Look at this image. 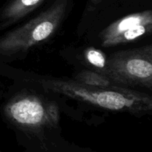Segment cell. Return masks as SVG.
I'll use <instances>...</instances> for the list:
<instances>
[{"label": "cell", "mask_w": 152, "mask_h": 152, "mask_svg": "<svg viewBox=\"0 0 152 152\" xmlns=\"http://www.w3.org/2000/svg\"><path fill=\"white\" fill-rule=\"evenodd\" d=\"M42 84L53 92L110 111L140 112L151 109V99L148 95L129 89L94 88L71 80H44Z\"/></svg>", "instance_id": "6da1fadb"}, {"label": "cell", "mask_w": 152, "mask_h": 152, "mask_svg": "<svg viewBox=\"0 0 152 152\" xmlns=\"http://www.w3.org/2000/svg\"><path fill=\"white\" fill-rule=\"evenodd\" d=\"M67 0H56L46 11L0 39V53L25 51L45 40L59 25L67 7Z\"/></svg>", "instance_id": "7a4b0ae2"}, {"label": "cell", "mask_w": 152, "mask_h": 152, "mask_svg": "<svg viewBox=\"0 0 152 152\" xmlns=\"http://www.w3.org/2000/svg\"><path fill=\"white\" fill-rule=\"evenodd\" d=\"M103 73L110 80L124 86L151 88V48L114 53L106 60Z\"/></svg>", "instance_id": "3957f363"}, {"label": "cell", "mask_w": 152, "mask_h": 152, "mask_svg": "<svg viewBox=\"0 0 152 152\" xmlns=\"http://www.w3.org/2000/svg\"><path fill=\"white\" fill-rule=\"evenodd\" d=\"M8 117L19 124L37 126L58 120L57 107L45 103L34 96H26L12 101L6 108Z\"/></svg>", "instance_id": "277c9868"}, {"label": "cell", "mask_w": 152, "mask_h": 152, "mask_svg": "<svg viewBox=\"0 0 152 152\" xmlns=\"http://www.w3.org/2000/svg\"><path fill=\"white\" fill-rule=\"evenodd\" d=\"M151 10L132 13L112 23L102 33V45L112 47L134 41L151 32Z\"/></svg>", "instance_id": "5b68a950"}, {"label": "cell", "mask_w": 152, "mask_h": 152, "mask_svg": "<svg viewBox=\"0 0 152 152\" xmlns=\"http://www.w3.org/2000/svg\"><path fill=\"white\" fill-rule=\"evenodd\" d=\"M44 0H12L1 13V19L13 22L28 14Z\"/></svg>", "instance_id": "8992f818"}, {"label": "cell", "mask_w": 152, "mask_h": 152, "mask_svg": "<svg viewBox=\"0 0 152 152\" xmlns=\"http://www.w3.org/2000/svg\"><path fill=\"white\" fill-rule=\"evenodd\" d=\"M76 80L78 83L94 88H108L111 87V82L108 77L94 71H82L76 77Z\"/></svg>", "instance_id": "52a82bcc"}, {"label": "cell", "mask_w": 152, "mask_h": 152, "mask_svg": "<svg viewBox=\"0 0 152 152\" xmlns=\"http://www.w3.org/2000/svg\"><path fill=\"white\" fill-rule=\"evenodd\" d=\"M86 57L91 65L96 68L104 69L106 64V58L102 51L94 48H90L86 51Z\"/></svg>", "instance_id": "ba28073f"}]
</instances>
